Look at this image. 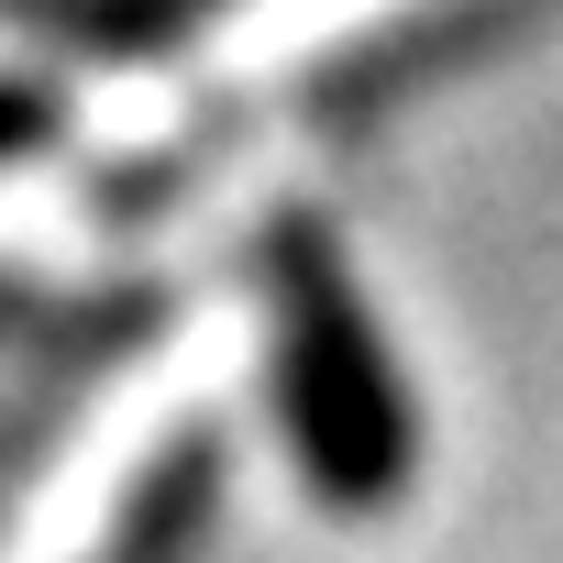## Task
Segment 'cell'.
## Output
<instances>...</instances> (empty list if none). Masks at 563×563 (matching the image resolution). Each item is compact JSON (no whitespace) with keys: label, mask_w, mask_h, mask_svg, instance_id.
Wrapping results in <instances>:
<instances>
[{"label":"cell","mask_w":563,"mask_h":563,"mask_svg":"<svg viewBox=\"0 0 563 563\" xmlns=\"http://www.w3.org/2000/svg\"><path fill=\"white\" fill-rule=\"evenodd\" d=\"M243 343H254L243 310H199L188 332H166L155 354H133L78 409V431L45 453L34 497L12 508V530H0V563H100L111 530H122V497L144 486V464L166 453V431L243 376Z\"/></svg>","instance_id":"6da1fadb"},{"label":"cell","mask_w":563,"mask_h":563,"mask_svg":"<svg viewBox=\"0 0 563 563\" xmlns=\"http://www.w3.org/2000/svg\"><path fill=\"white\" fill-rule=\"evenodd\" d=\"M387 12H398V0H243V12L210 23L199 78H210V89L276 78V67H299V56H321L332 34H365V23H387Z\"/></svg>","instance_id":"7a4b0ae2"},{"label":"cell","mask_w":563,"mask_h":563,"mask_svg":"<svg viewBox=\"0 0 563 563\" xmlns=\"http://www.w3.org/2000/svg\"><path fill=\"white\" fill-rule=\"evenodd\" d=\"M67 232V177L56 166H12L0 177V254H34Z\"/></svg>","instance_id":"3957f363"},{"label":"cell","mask_w":563,"mask_h":563,"mask_svg":"<svg viewBox=\"0 0 563 563\" xmlns=\"http://www.w3.org/2000/svg\"><path fill=\"white\" fill-rule=\"evenodd\" d=\"M12 56H23V45H12V34H0V67H12Z\"/></svg>","instance_id":"277c9868"}]
</instances>
